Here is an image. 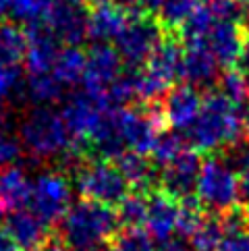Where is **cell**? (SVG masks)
<instances>
[{"mask_svg": "<svg viewBox=\"0 0 249 251\" xmlns=\"http://www.w3.org/2000/svg\"><path fill=\"white\" fill-rule=\"evenodd\" d=\"M185 139L198 154L224 151L245 139L243 114L220 89H208L198 119L185 131Z\"/></svg>", "mask_w": 249, "mask_h": 251, "instance_id": "obj_1", "label": "cell"}, {"mask_svg": "<svg viewBox=\"0 0 249 251\" xmlns=\"http://www.w3.org/2000/svg\"><path fill=\"white\" fill-rule=\"evenodd\" d=\"M119 216L114 208L92 200L73 203L60 220V243L65 251H108L117 235Z\"/></svg>", "mask_w": 249, "mask_h": 251, "instance_id": "obj_2", "label": "cell"}, {"mask_svg": "<svg viewBox=\"0 0 249 251\" xmlns=\"http://www.w3.org/2000/svg\"><path fill=\"white\" fill-rule=\"evenodd\" d=\"M21 143L35 160H48L56 156L81 158L85 148L73 139L62 114L38 106L21 123Z\"/></svg>", "mask_w": 249, "mask_h": 251, "instance_id": "obj_3", "label": "cell"}, {"mask_svg": "<svg viewBox=\"0 0 249 251\" xmlns=\"http://www.w3.org/2000/svg\"><path fill=\"white\" fill-rule=\"evenodd\" d=\"M75 187L83 200H92L110 208H117L131 189L121 168L112 164V160L104 158L85 160L79 164L75 170Z\"/></svg>", "mask_w": 249, "mask_h": 251, "instance_id": "obj_4", "label": "cell"}, {"mask_svg": "<svg viewBox=\"0 0 249 251\" xmlns=\"http://www.w3.org/2000/svg\"><path fill=\"white\" fill-rule=\"evenodd\" d=\"M195 195L203 208L218 214L226 212L239 203V175L226 164L224 158L210 156L201 164Z\"/></svg>", "mask_w": 249, "mask_h": 251, "instance_id": "obj_5", "label": "cell"}, {"mask_svg": "<svg viewBox=\"0 0 249 251\" xmlns=\"http://www.w3.org/2000/svg\"><path fill=\"white\" fill-rule=\"evenodd\" d=\"M110 108H112V104L108 100V96L92 94L87 89H83V92H77L69 98L67 104L62 106L60 114L65 119L73 139L87 150L90 148V141L94 139L98 129L102 127V123Z\"/></svg>", "mask_w": 249, "mask_h": 251, "instance_id": "obj_6", "label": "cell"}, {"mask_svg": "<svg viewBox=\"0 0 249 251\" xmlns=\"http://www.w3.org/2000/svg\"><path fill=\"white\" fill-rule=\"evenodd\" d=\"M166 38L164 27L154 15L141 13L129 17L124 29L117 38V50L121 58L131 67H141L149 60L160 42Z\"/></svg>", "mask_w": 249, "mask_h": 251, "instance_id": "obj_7", "label": "cell"}, {"mask_svg": "<svg viewBox=\"0 0 249 251\" xmlns=\"http://www.w3.org/2000/svg\"><path fill=\"white\" fill-rule=\"evenodd\" d=\"M31 210L48 224L60 222L71 208V185L62 173H44L31 183Z\"/></svg>", "mask_w": 249, "mask_h": 251, "instance_id": "obj_8", "label": "cell"}, {"mask_svg": "<svg viewBox=\"0 0 249 251\" xmlns=\"http://www.w3.org/2000/svg\"><path fill=\"white\" fill-rule=\"evenodd\" d=\"M123 58L117 48H112L108 42H100L87 54V67L83 73V89L92 94L108 96L110 83L121 75Z\"/></svg>", "mask_w": 249, "mask_h": 251, "instance_id": "obj_9", "label": "cell"}, {"mask_svg": "<svg viewBox=\"0 0 249 251\" xmlns=\"http://www.w3.org/2000/svg\"><path fill=\"white\" fill-rule=\"evenodd\" d=\"M27 54L25 67L29 75H46L52 73L54 62L60 54V40L44 21L27 25Z\"/></svg>", "mask_w": 249, "mask_h": 251, "instance_id": "obj_10", "label": "cell"}, {"mask_svg": "<svg viewBox=\"0 0 249 251\" xmlns=\"http://www.w3.org/2000/svg\"><path fill=\"white\" fill-rule=\"evenodd\" d=\"M201 164L203 162H201V158L195 150H191V148L183 150L171 164L162 166L160 189L171 193L173 197H176V200H183V197L193 195Z\"/></svg>", "mask_w": 249, "mask_h": 251, "instance_id": "obj_11", "label": "cell"}, {"mask_svg": "<svg viewBox=\"0 0 249 251\" xmlns=\"http://www.w3.org/2000/svg\"><path fill=\"white\" fill-rule=\"evenodd\" d=\"M201 104H203V96L198 87L189 83L171 87L162 100V110L168 127L187 131L193 125V121L198 119Z\"/></svg>", "mask_w": 249, "mask_h": 251, "instance_id": "obj_12", "label": "cell"}, {"mask_svg": "<svg viewBox=\"0 0 249 251\" xmlns=\"http://www.w3.org/2000/svg\"><path fill=\"white\" fill-rule=\"evenodd\" d=\"M183 62H181V81L193 87H210L218 81V62L210 52L206 42L183 44Z\"/></svg>", "mask_w": 249, "mask_h": 251, "instance_id": "obj_13", "label": "cell"}, {"mask_svg": "<svg viewBox=\"0 0 249 251\" xmlns=\"http://www.w3.org/2000/svg\"><path fill=\"white\" fill-rule=\"evenodd\" d=\"M179 205L181 200H176L164 189H154L148 195V216L146 226L148 232L154 237V241L160 243H168L176 232V218H179Z\"/></svg>", "mask_w": 249, "mask_h": 251, "instance_id": "obj_14", "label": "cell"}, {"mask_svg": "<svg viewBox=\"0 0 249 251\" xmlns=\"http://www.w3.org/2000/svg\"><path fill=\"white\" fill-rule=\"evenodd\" d=\"M206 44L220 67L233 69L239 65V58H241L245 29L237 21H216L208 33Z\"/></svg>", "mask_w": 249, "mask_h": 251, "instance_id": "obj_15", "label": "cell"}, {"mask_svg": "<svg viewBox=\"0 0 249 251\" xmlns=\"http://www.w3.org/2000/svg\"><path fill=\"white\" fill-rule=\"evenodd\" d=\"M6 232L19 243L23 251H40L52 241L50 224L42 220L31 208L11 212V216L6 218Z\"/></svg>", "mask_w": 249, "mask_h": 251, "instance_id": "obj_16", "label": "cell"}, {"mask_svg": "<svg viewBox=\"0 0 249 251\" xmlns=\"http://www.w3.org/2000/svg\"><path fill=\"white\" fill-rule=\"evenodd\" d=\"M42 21L69 46H77L87 38V13L81 4H48Z\"/></svg>", "mask_w": 249, "mask_h": 251, "instance_id": "obj_17", "label": "cell"}, {"mask_svg": "<svg viewBox=\"0 0 249 251\" xmlns=\"http://www.w3.org/2000/svg\"><path fill=\"white\" fill-rule=\"evenodd\" d=\"M129 17L131 15L124 13L114 0L94 4L87 13V38L98 44L117 40L127 25Z\"/></svg>", "mask_w": 249, "mask_h": 251, "instance_id": "obj_18", "label": "cell"}, {"mask_svg": "<svg viewBox=\"0 0 249 251\" xmlns=\"http://www.w3.org/2000/svg\"><path fill=\"white\" fill-rule=\"evenodd\" d=\"M31 183L19 166H6L0 173V212H17L29 203Z\"/></svg>", "mask_w": 249, "mask_h": 251, "instance_id": "obj_19", "label": "cell"}, {"mask_svg": "<svg viewBox=\"0 0 249 251\" xmlns=\"http://www.w3.org/2000/svg\"><path fill=\"white\" fill-rule=\"evenodd\" d=\"M117 166L121 168L123 176L127 178L129 187H133L139 193L149 195L156 189V170L152 162L137 151H124L121 158H117Z\"/></svg>", "mask_w": 249, "mask_h": 251, "instance_id": "obj_20", "label": "cell"}, {"mask_svg": "<svg viewBox=\"0 0 249 251\" xmlns=\"http://www.w3.org/2000/svg\"><path fill=\"white\" fill-rule=\"evenodd\" d=\"M87 67V54L79 46H67L60 50L54 62L52 75L62 87H73L83 81V73Z\"/></svg>", "mask_w": 249, "mask_h": 251, "instance_id": "obj_21", "label": "cell"}, {"mask_svg": "<svg viewBox=\"0 0 249 251\" xmlns=\"http://www.w3.org/2000/svg\"><path fill=\"white\" fill-rule=\"evenodd\" d=\"M27 54V33L15 21L0 19V60L19 65Z\"/></svg>", "mask_w": 249, "mask_h": 251, "instance_id": "obj_22", "label": "cell"}, {"mask_svg": "<svg viewBox=\"0 0 249 251\" xmlns=\"http://www.w3.org/2000/svg\"><path fill=\"white\" fill-rule=\"evenodd\" d=\"M201 4V0H164L160 11L156 15V19L164 27L166 33L179 35L181 27L187 23V19L191 17V13Z\"/></svg>", "mask_w": 249, "mask_h": 251, "instance_id": "obj_23", "label": "cell"}, {"mask_svg": "<svg viewBox=\"0 0 249 251\" xmlns=\"http://www.w3.org/2000/svg\"><path fill=\"white\" fill-rule=\"evenodd\" d=\"M62 89L65 87L56 81V77L52 73H46V75H29L23 92L29 102L46 106V104H52L58 100L62 96Z\"/></svg>", "mask_w": 249, "mask_h": 251, "instance_id": "obj_24", "label": "cell"}, {"mask_svg": "<svg viewBox=\"0 0 249 251\" xmlns=\"http://www.w3.org/2000/svg\"><path fill=\"white\" fill-rule=\"evenodd\" d=\"M108 251H158L154 237L141 226H124L112 237Z\"/></svg>", "mask_w": 249, "mask_h": 251, "instance_id": "obj_25", "label": "cell"}, {"mask_svg": "<svg viewBox=\"0 0 249 251\" xmlns=\"http://www.w3.org/2000/svg\"><path fill=\"white\" fill-rule=\"evenodd\" d=\"M224 237L226 235L220 222V214H212V216L203 218L199 228L189 237V243L193 251H216Z\"/></svg>", "mask_w": 249, "mask_h": 251, "instance_id": "obj_26", "label": "cell"}, {"mask_svg": "<svg viewBox=\"0 0 249 251\" xmlns=\"http://www.w3.org/2000/svg\"><path fill=\"white\" fill-rule=\"evenodd\" d=\"M216 23L214 15L208 8V4H199L195 11L191 13V17L187 19V23L181 27L179 38L183 40V44H191V42H206L208 33L212 29V25Z\"/></svg>", "mask_w": 249, "mask_h": 251, "instance_id": "obj_27", "label": "cell"}, {"mask_svg": "<svg viewBox=\"0 0 249 251\" xmlns=\"http://www.w3.org/2000/svg\"><path fill=\"white\" fill-rule=\"evenodd\" d=\"M203 218H206V212H203V203L198 200V195L183 197L179 205V218H176V232L189 239L199 228Z\"/></svg>", "mask_w": 249, "mask_h": 251, "instance_id": "obj_28", "label": "cell"}, {"mask_svg": "<svg viewBox=\"0 0 249 251\" xmlns=\"http://www.w3.org/2000/svg\"><path fill=\"white\" fill-rule=\"evenodd\" d=\"M117 208V216L121 224H124V226H141V224H146L148 216V195L139 191L129 193Z\"/></svg>", "mask_w": 249, "mask_h": 251, "instance_id": "obj_29", "label": "cell"}, {"mask_svg": "<svg viewBox=\"0 0 249 251\" xmlns=\"http://www.w3.org/2000/svg\"><path fill=\"white\" fill-rule=\"evenodd\" d=\"M183 150H187V148H185V139H183L181 135H176V133H166V131H162V133L158 135L152 151H149V156H152V162H154V164L166 166V164H171Z\"/></svg>", "mask_w": 249, "mask_h": 251, "instance_id": "obj_30", "label": "cell"}, {"mask_svg": "<svg viewBox=\"0 0 249 251\" xmlns=\"http://www.w3.org/2000/svg\"><path fill=\"white\" fill-rule=\"evenodd\" d=\"M218 89L224 94L230 102H235L237 106H241L249 94H247V83H245V75L239 71L237 67L226 69L222 77L218 79Z\"/></svg>", "mask_w": 249, "mask_h": 251, "instance_id": "obj_31", "label": "cell"}, {"mask_svg": "<svg viewBox=\"0 0 249 251\" xmlns=\"http://www.w3.org/2000/svg\"><path fill=\"white\" fill-rule=\"evenodd\" d=\"M48 2L46 0H11L8 6V17L13 21H23V23H38L46 15Z\"/></svg>", "mask_w": 249, "mask_h": 251, "instance_id": "obj_32", "label": "cell"}, {"mask_svg": "<svg viewBox=\"0 0 249 251\" xmlns=\"http://www.w3.org/2000/svg\"><path fill=\"white\" fill-rule=\"evenodd\" d=\"M203 4H208L216 21H237L239 23L245 17V6L239 0H210V2H203Z\"/></svg>", "mask_w": 249, "mask_h": 251, "instance_id": "obj_33", "label": "cell"}, {"mask_svg": "<svg viewBox=\"0 0 249 251\" xmlns=\"http://www.w3.org/2000/svg\"><path fill=\"white\" fill-rule=\"evenodd\" d=\"M21 151H23L21 139L8 135L4 129H0V168L13 166L21 158Z\"/></svg>", "mask_w": 249, "mask_h": 251, "instance_id": "obj_34", "label": "cell"}, {"mask_svg": "<svg viewBox=\"0 0 249 251\" xmlns=\"http://www.w3.org/2000/svg\"><path fill=\"white\" fill-rule=\"evenodd\" d=\"M19 83V69L17 65H6L0 60V102H4Z\"/></svg>", "mask_w": 249, "mask_h": 251, "instance_id": "obj_35", "label": "cell"}, {"mask_svg": "<svg viewBox=\"0 0 249 251\" xmlns=\"http://www.w3.org/2000/svg\"><path fill=\"white\" fill-rule=\"evenodd\" d=\"M216 251H249V232L241 235H226Z\"/></svg>", "mask_w": 249, "mask_h": 251, "instance_id": "obj_36", "label": "cell"}, {"mask_svg": "<svg viewBox=\"0 0 249 251\" xmlns=\"http://www.w3.org/2000/svg\"><path fill=\"white\" fill-rule=\"evenodd\" d=\"M239 203L249 205V168L239 173Z\"/></svg>", "mask_w": 249, "mask_h": 251, "instance_id": "obj_37", "label": "cell"}, {"mask_svg": "<svg viewBox=\"0 0 249 251\" xmlns=\"http://www.w3.org/2000/svg\"><path fill=\"white\" fill-rule=\"evenodd\" d=\"M0 251H23L19 247V243H17V241L6 232V228L4 230L0 228Z\"/></svg>", "mask_w": 249, "mask_h": 251, "instance_id": "obj_38", "label": "cell"}, {"mask_svg": "<svg viewBox=\"0 0 249 251\" xmlns=\"http://www.w3.org/2000/svg\"><path fill=\"white\" fill-rule=\"evenodd\" d=\"M164 0H135V4L141 8L144 13H158L160 11V6H162Z\"/></svg>", "mask_w": 249, "mask_h": 251, "instance_id": "obj_39", "label": "cell"}, {"mask_svg": "<svg viewBox=\"0 0 249 251\" xmlns=\"http://www.w3.org/2000/svg\"><path fill=\"white\" fill-rule=\"evenodd\" d=\"M237 69L241 71V73H245V71H249V33H245L243 52H241V58H239V65H237Z\"/></svg>", "mask_w": 249, "mask_h": 251, "instance_id": "obj_40", "label": "cell"}, {"mask_svg": "<svg viewBox=\"0 0 249 251\" xmlns=\"http://www.w3.org/2000/svg\"><path fill=\"white\" fill-rule=\"evenodd\" d=\"M160 251H193V249H187L185 245L176 243V241H168V243H162V249Z\"/></svg>", "mask_w": 249, "mask_h": 251, "instance_id": "obj_41", "label": "cell"}, {"mask_svg": "<svg viewBox=\"0 0 249 251\" xmlns=\"http://www.w3.org/2000/svg\"><path fill=\"white\" fill-rule=\"evenodd\" d=\"M243 129H245V139L249 141V106L243 112Z\"/></svg>", "mask_w": 249, "mask_h": 251, "instance_id": "obj_42", "label": "cell"}, {"mask_svg": "<svg viewBox=\"0 0 249 251\" xmlns=\"http://www.w3.org/2000/svg\"><path fill=\"white\" fill-rule=\"evenodd\" d=\"M48 4H81L85 0H46Z\"/></svg>", "mask_w": 249, "mask_h": 251, "instance_id": "obj_43", "label": "cell"}, {"mask_svg": "<svg viewBox=\"0 0 249 251\" xmlns=\"http://www.w3.org/2000/svg\"><path fill=\"white\" fill-rule=\"evenodd\" d=\"M85 2L94 6V4H100V2H108V0H85Z\"/></svg>", "mask_w": 249, "mask_h": 251, "instance_id": "obj_44", "label": "cell"}, {"mask_svg": "<svg viewBox=\"0 0 249 251\" xmlns=\"http://www.w3.org/2000/svg\"><path fill=\"white\" fill-rule=\"evenodd\" d=\"M243 75H245V83H247V94H249V71H245Z\"/></svg>", "mask_w": 249, "mask_h": 251, "instance_id": "obj_45", "label": "cell"}, {"mask_svg": "<svg viewBox=\"0 0 249 251\" xmlns=\"http://www.w3.org/2000/svg\"><path fill=\"white\" fill-rule=\"evenodd\" d=\"M239 2H243V4H249V0H239Z\"/></svg>", "mask_w": 249, "mask_h": 251, "instance_id": "obj_46", "label": "cell"}, {"mask_svg": "<svg viewBox=\"0 0 249 251\" xmlns=\"http://www.w3.org/2000/svg\"><path fill=\"white\" fill-rule=\"evenodd\" d=\"M201 2H210V0H201Z\"/></svg>", "mask_w": 249, "mask_h": 251, "instance_id": "obj_47", "label": "cell"}, {"mask_svg": "<svg viewBox=\"0 0 249 251\" xmlns=\"http://www.w3.org/2000/svg\"><path fill=\"white\" fill-rule=\"evenodd\" d=\"M247 210H249V205H247Z\"/></svg>", "mask_w": 249, "mask_h": 251, "instance_id": "obj_48", "label": "cell"}]
</instances>
